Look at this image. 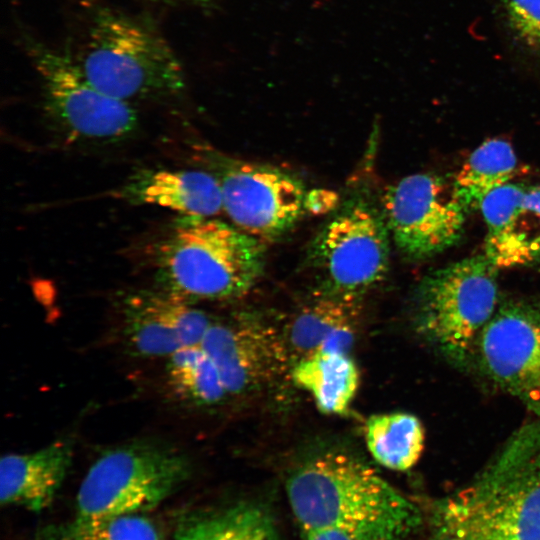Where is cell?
Listing matches in <instances>:
<instances>
[{
  "mask_svg": "<svg viewBox=\"0 0 540 540\" xmlns=\"http://www.w3.org/2000/svg\"><path fill=\"white\" fill-rule=\"evenodd\" d=\"M290 507L303 531L331 528L354 540H409L422 524L414 503L355 455L330 449L289 475Z\"/></svg>",
  "mask_w": 540,
  "mask_h": 540,
  "instance_id": "6da1fadb",
  "label": "cell"
},
{
  "mask_svg": "<svg viewBox=\"0 0 540 540\" xmlns=\"http://www.w3.org/2000/svg\"><path fill=\"white\" fill-rule=\"evenodd\" d=\"M427 540H540V420L520 427L465 488L435 504Z\"/></svg>",
  "mask_w": 540,
  "mask_h": 540,
  "instance_id": "7a4b0ae2",
  "label": "cell"
},
{
  "mask_svg": "<svg viewBox=\"0 0 540 540\" xmlns=\"http://www.w3.org/2000/svg\"><path fill=\"white\" fill-rule=\"evenodd\" d=\"M71 52L92 84L133 105L171 100L186 88L179 57L144 14L91 7L78 47Z\"/></svg>",
  "mask_w": 540,
  "mask_h": 540,
  "instance_id": "3957f363",
  "label": "cell"
},
{
  "mask_svg": "<svg viewBox=\"0 0 540 540\" xmlns=\"http://www.w3.org/2000/svg\"><path fill=\"white\" fill-rule=\"evenodd\" d=\"M154 256L161 290L190 303L241 298L265 266L263 242L215 218L180 217Z\"/></svg>",
  "mask_w": 540,
  "mask_h": 540,
  "instance_id": "277c9868",
  "label": "cell"
},
{
  "mask_svg": "<svg viewBox=\"0 0 540 540\" xmlns=\"http://www.w3.org/2000/svg\"><path fill=\"white\" fill-rule=\"evenodd\" d=\"M498 269L483 255L428 273L412 306L416 333L459 368L474 361L478 338L499 305Z\"/></svg>",
  "mask_w": 540,
  "mask_h": 540,
  "instance_id": "5b68a950",
  "label": "cell"
},
{
  "mask_svg": "<svg viewBox=\"0 0 540 540\" xmlns=\"http://www.w3.org/2000/svg\"><path fill=\"white\" fill-rule=\"evenodd\" d=\"M21 41L40 83L45 119L62 140L109 144L136 132L139 117L134 105L92 84L69 48H55L26 31Z\"/></svg>",
  "mask_w": 540,
  "mask_h": 540,
  "instance_id": "8992f818",
  "label": "cell"
},
{
  "mask_svg": "<svg viewBox=\"0 0 540 540\" xmlns=\"http://www.w3.org/2000/svg\"><path fill=\"white\" fill-rule=\"evenodd\" d=\"M188 457L167 444L140 440L105 451L89 468L76 497V518L142 514L188 479Z\"/></svg>",
  "mask_w": 540,
  "mask_h": 540,
  "instance_id": "52a82bcc",
  "label": "cell"
},
{
  "mask_svg": "<svg viewBox=\"0 0 540 540\" xmlns=\"http://www.w3.org/2000/svg\"><path fill=\"white\" fill-rule=\"evenodd\" d=\"M390 232L381 208L368 195L346 199L314 237L308 261L316 291L361 301L386 277Z\"/></svg>",
  "mask_w": 540,
  "mask_h": 540,
  "instance_id": "ba28073f",
  "label": "cell"
},
{
  "mask_svg": "<svg viewBox=\"0 0 540 540\" xmlns=\"http://www.w3.org/2000/svg\"><path fill=\"white\" fill-rule=\"evenodd\" d=\"M195 159L219 182L223 211L235 227L261 242L275 240L298 222L307 192L302 182L278 168L228 158L201 146Z\"/></svg>",
  "mask_w": 540,
  "mask_h": 540,
  "instance_id": "9c48e42d",
  "label": "cell"
},
{
  "mask_svg": "<svg viewBox=\"0 0 540 540\" xmlns=\"http://www.w3.org/2000/svg\"><path fill=\"white\" fill-rule=\"evenodd\" d=\"M381 209L396 247L412 260L456 244L468 213L452 181L432 173L412 174L387 187Z\"/></svg>",
  "mask_w": 540,
  "mask_h": 540,
  "instance_id": "30bf717a",
  "label": "cell"
},
{
  "mask_svg": "<svg viewBox=\"0 0 540 540\" xmlns=\"http://www.w3.org/2000/svg\"><path fill=\"white\" fill-rule=\"evenodd\" d=\"M473 362L495 386L540 416V305L500 300L478 338Z\"/></svg>",
  "mask_w": 540,
  "mask_h": 540,
  "instance_id": "8fae6325",
  "label": "cell"
},
{
  "mask_svg": "<svg viewBox=\"0 0 540 540\" xmlns=\"http://www.w3.org/2000/svg\"><path fill=\"white\" fill-rule=\"evenodd\" d=\"M201 346L214 361L228 396L259 391L291 368L282 331L252 313L213 321Z\"/></svg>",
  "mask_w": 540,
  "mask_h": 540,
  "instance_id": "7c38bea8",
  "label": "cell"
},
{
  "mask_svg": "<svg viewBox=\"0 0 540 540\" xmlns=\"http://www.w3.org/2000/svg\"><path fill=\"white\" fill-rule=\"evenodd\" d=\"M114 196L132 205L160 206L185 217L214 218L223 211L219 182L207 170H142Z\"/></svg>",
  "mask_w": 540,
  "mask_h": 540,
  "instance_id": "4fadbf2b",
  "label": "cell"
},
{
  "mask_svg": "<svg viewBox=\"0 0 540 540\" xmlns=\"http://www.w3.org/2000/svg\"><path fill=\"white\" fill-rule=\"evenodd\" d=\"M360 301L316 291L281 330L291 366L322 350L349 352L359 322Z\"/></svg>",
  "mask_w": 540,
  "mask_h": 540,
  "instance_id": "5bb4252c",
  "label": "cell"
},
{
  "mask_svg": "<svg viewBox=\"0 0 540 540\" xmlns=\"http://www.w3.org/2000/svg\"><path fill=\"white\" fill-rule=\"evenodd\" d=\"M73 458L69 441L59 440L30 453H10L0 462V500L33 512L47 508Z\"/></svg>",
  "mask_w": 540,
  "mask_h": 540,
  "instance_id": "9a60e30c",
  "label": "cell"
},
{
  "mask_svg": "<svg viewBox=\"0 0 540 540\" xmlns=\"http://www.w3.org/2000/svg\"><path fill=\"white\" fill-rule=\"evenodd\" d=\"M293 382L308 392L324 414L342 415L359 387L358 367L349 352L322 350L292 364Z\"/></svg>",
  "mask_w": 540,
  "mask_h": 540,
  "instance_id": "2e32d148",
  "label": "cell"
},
{
  "mask_svg": "<svg viewBox=\"0 0 540 540\" xmlns=\"http://www.w3.org/2000/svg\"><path fill=\"white\" fill-rule=\"evenodd\" d=\"M484 255L498 270L540 261V183L527 185L501 227L486 234Z\"/></svg>",
  "mask_w": 540,
  "mask_h": 540,
  "instance_id": "e0dca14e",
  "label": "cell"
},
{
  "mask_svg": "<svg viewBox=\"0 0 540 540\" xmlns=\"http://www.w3.org/2000/svg\"><path fill=\"white\" fill-rule=\"evenodd\" d=\"M176 540H278L271 515L241 502L214 512L191 514L177 524Z\"/></svg>",
  "mask_w": 540,
  "mask_h": 540,
  "instance_id": "ac0fdd59",
  "label": "cell"
},
{
  "mask_svg": "<svg viewBox=\"0 0 540 540\" xmlns=\"http://www.w3.org/2000/svg\"><path fill=\"white\" fill-rule=\"evenodd\" d=\"M123 334L131 352L141 357H169L181 348L169 325L161 291H138L122 302Z\"/></svg>",
  "mask_w": 540,
  "mask_h": 540,
  "instance_id": "d6986e66",
  "label": "cell"
},
{
  "mask_svg": "<svg viewBox=\"0 0 540 540\" xmlns=\"http://www.w3.org/2000/svg\"><path fill=\"white\" fill-rule=\"evenodd\" d=\"M364 437L370 455L378 464L391 470L406 471L421 456L425 432L416 416L389 412L369 417Z\"/></svg>",
  "mask_w": 540,
  "mask_h": 540,
  "instance_id": "ffe728a7",
  "label": "cell"
},
{
  "mask_svg": "<svg viewBox=\"0 0 540 540\" xmlns=\"http://www.w3.org/2000/svg\"><path fill=\"white\" fill-rule=\"evenodd\" d=\"M516 169L517 157L509 142L486 140L456 174L452 181L454 193L468 213L475 211L488 193L511 181Z\"/></svg>",
  "mask_w": 540,
  "mask_h": 540,
  "instance_id": "44dd1931",
  "label": "cell"
},
{
  "mask_svg": "<svg viewBox=\"0 0 540 540\" xmlns=\"http://www.w3.org/2000/svg\"><path fill=\"white\" fill-rule=\"evenodd\" d=\"M166 372L174 393L196 406H213L228 396L214 361L201 345L172 353Z\"/></svg>",
  "mask_w": 540,
  "mask_h": 540,
  "instance_id": "7402d4cb",
  "label": "cell"
},
{
  "mask_svg": "<svg viewBox=\"0 0 540 540\" xmlns=\"http://www.w3.org/2000/svg\"><path fill=\"white\" fill-rule=\"evenodd\" d=\"M42 540H164L157 526L143 514L79 519L48 528Z\"/></svg>",
  "mask_w": 540,
  "mask_h": 540,
  "instance_id": "603a6c76",
  "label": "cell"
},
{
  "mask_svg": "<svg viewBox=\"0 0 540 540\" xmlns=\"http://www.w3.org/2000/svg\"><path fill=\"white\" fill-rule=\"evenodd\" d=\"M501 15L514 51L530 64H540V0H502Z\"/></svg>",
  "mask_w": 540,
  "mask_h": 540,
  "instance_id": "cb8c5ba5",
  "label": "cell"
},
{
  "mask_svg": "<svg viewBox=\"0 0 540 540\" xmlns=\"http://www.w3.org/2000/svg\"><path fill=\"white\" fill-rule=\"evenodd\" d=\"M138 3L167 8V9H192L201 12H211L218 9L223 0H133Z\"/></svg>",
  "mask_w": 540,
  "mask_h": 540,
  "instance_id": "d4e9b609",
  "label": "cell"
},
{
  "mask_svg": "<svg viewBox=\"0 0 540 540\" xmlns=\"http://www.w3.org/2000/svg\"><path fill=\"white\" fill-rule=\"evenodd\" d=\"M335 195L325 191H313L307 193L305 200V208L312 212H322L333 206L335 202H327V200H335Z\"/></svg>",
  "mask_w": 540,
  "mask_h": 540,
  "instance_id": "484cf974",
  "label": "cell"
},
{
  "mask_svg": "<svg viewBox=\"0 0 540 540\" xmlns=\"http://www.w3.org/2000/svg\"><path fill=\"white\" fill-rule=\"evenodd\" d=\"M304 540H354L343 531L331 528H320L303 531Z\"/></svg>",
  "mask_w": 540,
  "mask_h": 540,
  "instance_id": "4316f807",
  "label": "cell"
}]
</instances>
